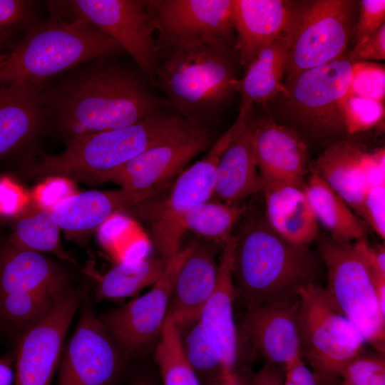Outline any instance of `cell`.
<instances>
[{
    "mask_svg": "<svg viewBox=\"0 0 385 385\" xmlns=\"http://www.w3.org/2000/svg\"><path fill=\"white\" fill-rule=\"evenodd\" d=\"M43 85L0 86V161L16 167L29 160L40 136L48 130Z\"/></svg>",
    "mask_w": 385,
    "mask_h": 385,
    "instance_id": "e0dca14e",
    "label": "cell"
},
{
    "mask_svg": "<svg viewBox=\"0 0 385 385\" xmlns=\"http://www.w3.org/2000/svg\"><path fill=\"white\" fill-rule=\"evenodd\" d=\"M194 244L169 257L163 274L150 291L100 317L126 359L141 353L160 336L178 272Z\"/></svg>",
    "mask_w": 385,
    "mask_h": 385,
    "instance_id": "4fadbf2b",
    "label": "cell"
},
{
    "mask_svg": "<svg viewBox=\"0 0 385 385\" xmlns=\"http://www.w3.org/2000/svg\"><path fill=\"white\" fill-rule=\"evenodd\" d=\"M34 2L0 0V39L9 41L14 32L36 24Z\"/></svg>",
    "mask_w": 385,
    "mask_h": 385,
    "instance_id": "74e56055",
    "label": "cell"
},
{
    "mask_svg": "<svg viewBox=\"0 0 385 385\" xmlns=\"http://www.w3.org/2000/svg\"><path fill=\"white\" fill-rule=\"evenodd\" d=\"M319 256L327 270L325 289L339 311L361 332L366 343L384 354L385 315L381 312L369 272L352 243L318 235Z\"/></svg>",
    "mask_w": 385,
    "mask_h": 385,
    "instance_id": "ba28073f",
    "label": "cell"
},
{
    "mask_svg": "<svg viewBox=\"0 0 385 385\" xmlns=\"http://www.w3.org/2000/svg\"><path fill=\"white\" fill-rule=\"evenodd\" d=\"M344 385H385L384 354H357L342 369Z\"/></svg>",
    "mask_w": 385,
    "mask_h": 385,
    "instance_id": "8d00e7d4",
    "label": "cell"
},
{
    "mask_svg": "<svg viewBox=\"0 0 385 385\" xmlns=\"http://www.w3.org/2000/svg\"><path fill=\"white\" fill-rule=\"evenodd\" d=\"M348 58L351 63L358 61H384L385 59V23L355 44Z\"/></svg>",
    "mask_w": 385,
    "mask_h": 385,
    "instance_id": "60d3db41",
    "label": "cell"
},
{
    "mask_svg": "<svg viewBox=\"0 0 385 385\" xmlns=\"http://www.w3.org/2000/svg\"><path fill=\"white\" fill-rule=\"evenodd\" d=\"M206 127L148 148L94 183H113L127 190H144L168 184L194 158L211 146Z\"/></svg>",
    "mask_w": 385,
    "mask_h": 385,
    "instance_id": "2e32d148",
    "label": "cell"
},
{
    "mask_svg": "<svg viewBox=\"0 0 385 385\" xmlns=\"http://www.w3.org/2000/svg\"><path fill=\"white\" fill-rule=\"evenodd\" d=\"M284 370L269 361L252 376L251 385H283Z\"/></svg>",
    "mask_w": 385,
    "mask_h": 385,
    "instance_id": "ee69618b",
    "label": "cell"
},
{
    "mask_svg": "<svg viewBox=\"0 0 385 385\" xmlns=\"http://www.w3.org/2000/svg\"><path fill=\"white\" fill-rule=\"evenodd\" d=\"M289 46V34L286 30L247 66L243 76L234 84L235 91L241 96L240 106L267 102L283 92Z\"/></svg>",
    "mask_w": 385,
    "mask_h": 385,
    "instance_id": "83f0119b",
    "label": "cell"
},
{
    "mask_svg": "<svg viewBox=\"0 0 385 385\" xmlns=\"http://www.w3.org/2000/svg\"><path fill=\"white\" fill-rule=\"evenodd\" d=\"M354 249L372 277L385 278V248L379 245L373 247L366 237L352 243Z\"/></svg>",
    "mask_w": 385,
    "mask_h": 385,
    "instance_id": "b9f144b4",
    "label": "cell"
},
{
    "mask_svg": "<svg viewBox=\"0 0 385 385\" xmlns=\"http://www.w3.org/2000/svg\"><path fill=\"white\" fill-rule=\"evenodd\" d=\"M247 208L239 204L230 205L210 200L185 212L178 222V231L183 237L190 230L206 241L222 246L232 235L234 225Z\"/></svg>",
    "mask_w": 385,
    "mask_h": 385,
    "instance_id": "4dcf8cb0",
    "label": "cell"
},
{
    "mask_svg": "<svg viewBox=\"0 0 385 385\" xmlns=\"http://www.w3.org/2000/svg\"><path fill=\"white\" fill-rule=\"evenodd\" d=\"M265 217L270 227L287 242L309 247L319 235L306 183L275 181L266 183Z\"/></svg>",
    "mask_w": 385,
    "mask_h": 385,
    "instance_id": "cb8c5ba5",
    "label": "cell"
},
{
    "mask_svg": "<svg viewBox=\"0 0 385 385\" xmlns=\"http://www.w3.org/2000/svg\"><path fill=\"white\" fill-rule=\"evenodd\" d=\"M384 23V0L361 1L359 19L353 31L355 44L362 41Z\"/></svg>",
    "mask_w": 385,
    "mask_h": 385,
    "instance_id": "ab89813d",
    "label": "cell"
},
{
    "mask_svg": "<svg viewBox=\"0 0 385 385\" xmlns=\"http://www.w3.org/2000/svg\"><path fill=\"white\" fill-rule=\"evenodd\" d=\"M236 242V237L232 235L222 246L215 287L197 321L220 344L226 375L235 371L238 353L237 333L233 314L236 292L232 278Z\"/></svg>",
    "mask_w": 385,
    "mask_h": 385,
    "instance_id": "d4e9b609",
    "label": "cell"
},
{
    "mask_svg": "<svg viewBox=\"0 0 385 385\" xmlns=\"http://www.w3.org/2000/svg\"><path fill=\"white\" fill-rule=\"evenodd\" d=\"M62 353L57 385H112L126 359L88 296L82 302L75 332Z\"/></svg>",
    "mask_w": 385,
    "mask_h": 385,
    "instance_id": "5bb4252c",
    "label": "cell"
},
{
    "mask_svg": "<svg viewBox=\"0 0 385 385\" xmlns=\"http://www.w3.org/2000/svg\"><path fill=\"white\" fill-rule=\"evenodd\" d=\"M163 385H200L183 345L181 329L168 314L155 352Z\"/></svg>",
    "mask_w": 385,
    "mask_h": 385,
    "instance_id": "d6a6232c",
    "label": "cell"
},
{
    "mask_svg": "<svg viewBox=\"0 0 385 385\" xmlns=\"http://www.w3.org/2000/svg\"><path fill=\"white\" fill-rule=\"evenodd\" d=\"M347 94L384 101V65L358 61L351 64V78Z\"/></svg>",
    "mask_w": 385,
    "mask_h": 385,
    "instance_id": "d590c367",
    "label": "cell"
},
{
    "mask_svg": "<svg viewBox=\"0 0 385 385\" xmlns=\"http://www.w3.org/2000/svg\"><path fill=\"white\" fill-rule=\"evenodd\" d=\"M83 298L69 288L50 312L15 344L14 385H50L62 353L64 337Z\"/></svg>",
    "mask_w": 385,
    "mask_h": 385,
    "instance_id": "9a60e30c",
    "label": "cell"
},
{
    "mask_svg": "<svg viewBox=\"0 0 385 385\" xmlns=\"http://www.w3.org/2000/svg\"><path fill=\"white\" fill-rule=\"evenodd\" d=\"M11 229V240L17 246L38 252H48L63 260L72 259L63 250L60 242V227L50 209H42L31 215H23L4 220Z\"/></svg>",
    "mask_w": 385,
    "mask_h": 385,
    "instance_id": "1f68e13d",
    "label": "cell"
},
{
    "mask_svg": "<svg viewBox=\"0 0 385 385\" xmlns=\"http://www.w3.org/2000/svg\"><path fill=\"white\" fill-rule=\"evenodd\" d=\"M14 356H6L0 358V385H13L14 373L12 368V361Z\"/></svg>",
    "mask_w": 385,
    "mask_h": 385,
    "instance_id": "f6af8a7d",
    "label": "cell"
},
{
    "mask_svg": "<svg viewBox=\"0 0 385 385\" xmlns=\"http://www.w3.org/2000/svg\"><path fill=\"white\" fill-rule=\"evenodd\" d=\"M253 108L252 105L240 106L233 124L201 159L180 173L163 197L157 195L125 212L150 225L153 244L160 256L170 257L180 250L183 237L178 231V222L182 216L212 197L220 160L247 125Z\"/></svg>",
    "mask_w": 385,
    "mask_h": 385,
    "instance_id": "8992f818",
    "label": "cell"
},
{
    "mask_svg": "<svg viewBox=\"0 0 385 385\" xmlns=\"http://www.w3.org/2000/svg\"><path fill=\"white\" fill-rule=\"evenodd\" d=\"M360 217L381 238L385 237V183L369 188Z\"/></svg>",
    "mask_w": 385,
    "mask_h": 385,
    "instance_id": "f35d334b",
    "label": "cell"
},
{
    "mask_svg": "<svg viewBox=\"0 0 385 385\" xmlns=\"http://www.w3.org/2000/svg\"><path fill=\"white\" fill-rule=\"evenodd\" d=\"M9 41L0 39V54L2 53L4 48L8 45Z\"/></svg>",
    "mask_w": 385,
    "mask_h": 385,
    "instance_id": "c3c4849f",
    "label": "cell"
},
{
    "mask_svg": "<svg viewBox=\"0 0 385 385\" xmlns=\"http://www.w3.org/2000/svg\"><path fill=\"white\" fill-rule=\"evenodd\" d=\"M123 51L111 36L89 22L74 16L51 18L26 29L24 37L7 53L0 54V86L43 85L56 74L81 63L113 57Z\"/></svg>",
    "mask_w": 385,
    "mask_h": 385,
    "instance_id": "5b68a950",
    "label": "cell"
},
{
    "mask_svg": "<svg viewBox=\"0 0 385 385\" xmlns=\"http://www.w3.org/2000/svg\"><path fill=\"white\" fill-rule=\"evenodd\" d=\"M255 128L252 114L221 157L212 195L217 201L237 205L262 189L255 154Z\"/></svg>",
    "mask_w": 385,
    "mask_h": 385,
    "instance_id": "484cf974",
    "label": "cell"
},
{
    "mask_svg": "<svg viewBox=\"0 0 385 385\" xmlns=\"http://www.w3.org/2000/svg\"><path fill=\"white\" fill-rule=\"evenodd\" d=\"M307 193L318 225L333 240L351 243L366 237L368 225L349 207L310 165Z\"/></svg>",
    "mask_w": 385,
    "mask_h": 385,
    "instance_id": "f1b7e54d",
    "label": "cell"
},
{
    "mask_svg": "<svg viewBox=\"0 0 385 385\" xmlns=\"http://www.w3.org/2000/svg\"><path fill=\"white\" fill-rule=\"evenodd\" d=\"M217 267L214 245L195 241L178 272L168 307V314L180 329L198 321L215 289Z\"/></svg>",
    "mask_w": 385,
    "mask_h": 385,
    "instance_id": "7402d4cb",
    "label": "cell"
},
{
    "mask_svg": "<svg viewBox=\"0 0 385 385\" xmlns=\"http://www.w3.org/2000/svg\"><path fill=\"white\" fill-rule=\"evenodd\" d=\"M74 16L83 19L113 38L128 53L146 81L156 87L159 64L155 26L148 1L75 0L68 1Z\"/></svg>",
    "mask_w": 385,
    "mask_h": 385,
    "instance_id": "7c38bea8",
    "label": "cell"
},
{
    "mask_svg": "<svg viewBox=\"0 0 385 385\" xmlns=\"http://www.w3.org/2000/svg\"><path fill=\"white\" fill-rule=\"evenodd\" d=\"M233 0L148 1L158 54L169 50L215 41H236Z\"/></svg>",
    "mask_w": 385,
    "mask_h": 385,
    "instance_id": "8fae6325",
    "label": "cell"
},
{
    "mask_svg": "<svg viewBox=\"0 0 385 385\" xmlns=\"http://www.w3.org/2000/svg\"><path fill=\"white\" fill-rule=\"evenodd\" d=\"M158 57L156 87L170 108L195 127L216 120L235 92L240 65L236 41L202 43Z\"/></svg>",
    "mask_w": 385,
    "mask_h": 385,
    "instance_id": "277c9868",
    "label": "cell"
},
{
    "mask_svg": "<svg viewBox=\"0 0 385 385\" xmlns=\"http://www.w3.org/2000/svg\"><path fill=\"white\" fill-rule=\"evenodd\" d=\"M235 237L232 278L247 307L295 299L300 287L317 283L316 255L280 237L265 216L249 217Z\"/></svg>",
    "mask_w": 385,
    "mask_h": 385,
    "instance_id": "7a4b0ae2",
    "label": "cell"
},
{
    "mask_svg": "<svg viewBox=\"0 0 385 385\" xmlns=\"http://www.w3.org/2000/svg\"><path fill=\"white\" fill-rule=\"evenodd\" d=\"M283 385H317L314 374L304 364L302 356L284 366Z\"/></svg>",
    "mask_w": 385,
    "mask_h": 385,
    "instance_id": "7bdbcfd3",
    "label": "cell"
},
{
    "mask_svg": "<svg viewBox=\"0 0 385 385\" xmlns=\"http://www.w3.org/2000/svg\"><path fill=\"white\" fill-rule=\"evenodd\" d=\"M168 184L144 190L120 188L85 191L61 199L50 210L60 229L72 232L89 231L103 225L113 215L125 212L159 195Z\"/></svg>",
    "mask_w": 385,
    "mask_h": 385,
    "instance_id": "ffe728a7",
    "label": "cell"
},
{
    "mask_svg": "<svg viewBox=\"0 0 385 385\" xmlns=\"http://www.w3.org/2000/svg\"><path fill=\"white\" fill-rule=\"evenodd\" d=\"M342 111L347 135L366 131L384 118V101L347 94Z\"/></svg>",
    "mask_w": 385,
    "mask_h": 385,
    "instance_id": "e575fe53",
    "label": "cell"
},
{
    "mask_svg": "<svg viewBox=\"0 0 385 385\" xmlns=\"http://www.w3.org/2000/svg\"><path fill=\"white\" fill-rule=\"evenodd\" d=\"M71 273L58 260L15 245L0 229V298L31 292L64 291Z\"/></svg>",
    "mask_w": 385,
    "mask_h": 385,
    "instance_id": "ac0fdd59",
    "label": "cell"
},
{
    "mask_svg": "<svg viewBox=\"0 0 385 385\" xmlns=\"http://www.w3.org/2000/svg\"><path fill=\"white\" fill-rule=\"evenodd\" d=\"M254 148L263 186L275 181L304 182L310 168L307 146L294 130L272 120H255Z\"/></svg>",
    "mask_w": 385,
    "mask_h": 385,
    "instance_id": "44dd1931",
    "label": "cell"
},
{
    "mask_svg": "<svg viewBox=\"0 0 385 385\" xmlns=\"http://www.w3.org/2000/svg\"><path fill=\"white\" fill-rule=\"evenodd\" d=\"M169 257H143L117 264L98 281L95 290L97 300L121 299L137 294L154 284L163 274Z\"/></svg>",
    "mask_w": 385,
    "mask_h": 385,
    "instance_id": "f546056e",
    "label": "cell"
},
{
    "mask_svg": "<svg viewBox=\"0 0 385 385\" xmlns=\"http://www.w3.org/2000/svg\"><path fill=\"white\" fill-rule=\"evenodd\" d=\"M299 297L249 307L244 330L267 361L283 366L302 356L297 330Z\"/></svg>",
    "mask_w": 385,
    "mask_h": 385,
    "instance_id": "d6986e66",
    "label": "cell"
},
{
    "mask_svg": "<svg viewBox=\"0 0 385 385\" xmlns=\"http://www.w3.org/2000/svg\"><path fill=\"white\" fill-rule=\"evenodd\" d=\"M1 228V226L0 225V229Z\"/></svg>",
    "mask_w": 385,
    "mask_h": 385,
    "instance_id": "681fc988",
    "label": "cell"
},
{
    "mask_svg": "<svg viewBox=\"0 0 385 385\" xmlns=\"http://www.w3.org/2000/svg\"><path fill=\"white\" fill-rule=\"evenodd\" d=\"M365 153L359 146L341 140L332 143L312 165L358 216L369 189L364 172Z\"/></svg>",
    "mask_w": 385,
    "mask_h": 385,
    "instance_id": "4316f807",
    "label": "cell"
},
{
    "mask_svg": "<svg viewBox=\"0 0 385 385\" xmlns=\"http://www.w3.org/2000/svg\"><path fill=\"white\" fill-rule=\"evenodd\" d=\"M351 64L343 54L284 83L282 93L289 114L313 138L329 140L347 135L342 106L349 91Z\"/></svg>",
    "mask_w": 385,
    "mask_h": 385,
    "instance_id": "9c48e42d",
    "label": "cell"
},
{
    "mask_svg": "<svg viewBox=\"0 0 385 385\" xmlns=\"http://www.w3.org/2000/svg\"><path fill=\"white\" fill-rule=\"evenodd\" d=\"M297 330L303 354L322 379H331L361 353L366 341L336 307L325 288L309 283L297 290Z\"/></svg>",
    "mask_w": 385,
    "mask_h": 385,
    "instance_id": "52a82bcc",
    "label": "cell"
},
{
    "mask_svg": "<svg viewBox=\"0 0 385 385\" xmlns=\"http://www.w3.org/2000/svg\"><path fill=\"white\" fill-rule=\"evenodd\" d=\"M143 78L120 66L99 61L43 88L48 130L66 141L73 137L123 128L158 110L170 108Z\"/></svg>",
    "mask_w": 385,
    "mask_h": 385,
    "instance_id": "6da1fadb",
    "label": "cell"
},
{
    "mask_svg": "<svg viewBox=\"0 0 385 385\" xmlns=\"http://www.w3.org/2000/svg\"><path fill=\"white\" fill-rule=\"evenodd\" d=\"M170 109L158 110L123 128L70 138L61 153L43 155L26 166L21 175L36 178H63L94 184L101 175L119 168L148 148L198 128Z\"/></svg>",
    "mask_w": 385,
    "mask_h": 385,
    "instance_id": "3957f363",
    "label": "cell"
},
{
    "mask_svg": "<svg viewBox=\"0 0 385 385\" xmlns=\"http://www.w3.org/2000/svg\"><path fill=\"white\" fill-rule=\"evenodd\" d=\"M292 11L281 0H233L232 20L240 65L245 70L258 53L288 28Z\"/></svg>",
    "mask_w": 385,
    "mask_h": 385,
    "instance_id": "603a6c76",
    "label": "cell"
},
{
    "mask_svg": "<svg viewBox=\"0 0 385 385\" xmlns=\"http://www.w3.org/2000/svg\"><path fill=\"white\" fill-rule=\"evenodd\" d=\"M131 385H156L152 378L148 375L138 376Z\"/></svg>",
    "mask_w": 385,
    "mask_h": 385,
    "instance_id": "7dc6e473",
    "label": "cell"
},
{
    "mask_svg": "<svg viewBox=\"0 0 385 385\" xmlns=\"http://www.w3.org/2000/svg\"><path fill=\"white\" fill-rule=\"evenodd\" d=\"M356 9L354 1L317 0L297 14L292 11L287 28L286 81L345 53L356 24Z\"/></svg>",
    "mask_w": 385,
    "mask_h": 385,
    "instance_id": "30bf717a",
    "label": "cell"
},
{
    "mask_svg": "<svg viewBox=\"0 0 385 385\" xmlns=\"http://www.w3.org/2000/svg\"><path fill=\"white\" fill-rule=\"evenodd\" d=\"M207 385H251L237 371L230 374L222 376V377L208 382Z\"/></svg>",
    "mask_w": 385,
    "mask_h": 385,
    "instance_id": "bcb514c9",
    "label": "cell"
},
{
    "mask_svg": "<svg viewBox=\"0 0 385 385\" xmlns=\"http://www.w3.org/2000/svg\"><path fill=\"white\" fill-rule=\"evenodd\" d=\"M183 345L197 376L210 382L226 375L220 345L201 323L193 325Z\"/></svg>",
    "mask_w": 385,
    "mask_h": 385,
    "instance_id": "836d02e7",
    "label": "cell"
}]
</instances>
